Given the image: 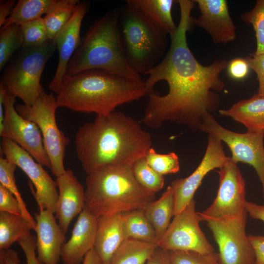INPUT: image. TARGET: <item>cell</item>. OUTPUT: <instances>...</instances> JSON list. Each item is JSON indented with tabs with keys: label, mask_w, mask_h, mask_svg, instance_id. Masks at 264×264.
Listing matches in <instances>:
<instances>
[{
	"label": "cell",
	"mask_w": 264,
	"mask_h": 264,
	"mask_svg": "<svg viewBox=\"0 0 264 264\" xmlns=\"http://www.w3.org/2000/svg\"><path fill=\"white\" fill-rule=\"evenodd\" d=\"M180 19L177 29L162 61L150 70L145 81L148 101L142 122L152 129L167 122H175L194 131L205 118L218 110L224 83L220 77L227 68L226 60L208 66L200 64L190 50L187 33L194 23L191 11L195 1L178 0Z\"/></svg>",
	"instance_id": "1"
},
{
	"label": "cell",
	"mask_w": 264,
	"mask_h": 264,
	"mask_svg": "<svg viewBox=\"0 0 264 264\" xmlns=\"http://www.w3.org/2000/svg\"><path fill=\"white\" fill-rule=\"evenodd\" d=\"M152 143L151 134L121 111L97 115L75 136L76 156L87 174L108 166L132 165L145 156Z\"/></svg>",
	"instance_id": "2"
},
{
	"label": "cell",
	"mask_w": 264,
	"mask_h": 264,
	"mask_svg": "<svg viewBox=\"0 0 264 264\" xmlns=\"http://www.w3.org/2000/svg\"><path fill=\"white\" fill-rule=\"evenodd\" d=\"M147 95L145 81H135L99 69L66 74L56 97L58 107L97 115Z\"/></svg>",
	"instance_id": "3"
},
{
	"label": "cell",
	"mask_w": 264,
	"mask_h": 264,
	"mask_svg": "<svg viewBox=\"0 0 264 264\" xmlns=\"http://www.w3.org/2000/svg\"><path fill=\"white\" fill-rule=\"evenodd\" d=\"M119 11H108L89 27L68 63L66 74L99 69L135 81L143 80L129 64L119 27Z\"/></svg>",
	"instance_id": "4"
},
{
	"label": "cell",
	"mask_w": 264,
	"mask_h": 264,
	"mask_svg": "<svg viewBox=\"0 0 264 264\" xmlns=\"http://www.w3.org/2000/svg\"><path fill=\"white\" fill-rule=\"evenodd\" d=\"M132 165L104 167L87 174L86 206L100 217L142 209L155 200V193L136 180Z\"/></svg>",
	"instance_id": "5"
},
{
	"label": "cell",
	"mask_w": 264,
	"mask_h": 264,
	"mask_svg": "<svg viewBox=\"0 0 264 264\" xmlns=\"http://www.w3.org/2000/svg\"><path fill=\"white\" fill-rule=\"evenodd\" d=\"M119 27L129 64L140 75H146L165 56L168 34L127 1L119 11Z\"/></svg>",
	"instance_id": "6"
},
{
	"label": "cell",
	"mask_w": 264,
	"mask_h": 264,
	"mask_svg": "<svg viewBox=\"0 0 264 264\" xmlns=\"http://www.w3.org/2000/svg\"><path fill=\"white\" fill-rule=\"evenodd\" d=\"M56 49L52 40L42 46L22 48L5 68L0 84L7 93L20 98L24 105H32L44 90L41 76Z\"/></svg>",
	"instance_id": "7"
},
{
	"label": "cell",
	"mask_w": 264,
	"mask_h": 264,
	"mask_svg": "<svg viewBox=\"0 0 264 264\" xmlns=\"http://www.w3.org/2000/svg\"><path fill=\"white\" fill-rule=\"evenodd\" d=\"M58 108L56 97L44 90L32 105H18L16 108L21 115L34 122L39 128L50 159L51 171L56 177L66 170L64 159L69 143V139L57 124L56 111Z\"/></svg>",
	"instance_id": "8"
},
{
	"label": "cell",
	"mask_w": 264,
	"mask_h": 264,
	"mask_svg": "<svg viewBox=\"0 0 264 264\" xmlns=\"http://www.w3.org/2000/svg\"><path fill=\"white\" fill-rule=\"evenodd\" d=\"M246 210L234 216L206 218L218 245L221 264H255V253L246 235Z\"/></svg>",
	"instance_id": "9"
},
{
	"label": "cell",
	"mask_w": 264,
	"mask_h": 264,
	"mask_svg": "<svg viewBox=\"0 0 264 264\" xmlns=\"http://www.w3.org/2000/svg\"><path fill=\"white\" fill-rule=\"evenodd\" d=\"M199 131L213 135L224 142L231 151V158L234 162H242L252 166L263 188L264 187V132H234L221 126L212 114L205 118Z\"/></svg>",
	"instance_id": "10"
},
{
	"label": "cell",
	"mask_w": 264,
	"mask_h": 264,
	"mask_svg": "<svg viewBox=\"0 0 264 264\" xmlns=\"http://www.w3.org/2000/svg\"><path fill=\"white\" fill-rule=\"evenodd\" d=\"M0 151L6 158L19 167L30 180L29 187L39 209H47L55 213L58 197L57 185L43 166L19 145L8 139L2 138Z\"/></svg>",
	"instance_id": "11"
},
{
	"label": "cell",
	"mask_w": 264,
	"mask_h": 264,
	"mask_svg": "<svg viewBox=\"0 0 264 264\" xmlns=\"http://www.w3.org/2000/svg\"><path fill=\"white\" fill-rule=\"evenodd\" d=\"M202 221L196 211L193 199L181 212L174 216L168 228L157 243L158 246L167 251H193L202 254L215 252L201 230Z\"/></svg>",
	"instance_id": "12"
},
{
	"label": "cell",
	"mask_w": 264,
	"mask_h": 264,
	"mask_svg": "<svg viewBox=\"0 0 264 264\" xmlns=\"http://www.w3.org/2000/svg\"><path fill=\"white\" fill-rule=\"evenodd\" d=\"M16 97L5 91L3 99L4 118L0 135L19 145L37 162L51 170L41 132L33 121L21 115L14 107Z\"/></svg>",
	"instance_id": "13"
},
{
	"label": "cell",
	"mask_w": 264,
	"mask_h": 264,
	"mask_svg": "<svg viewBox=\"0 0 264 264\" xmlns=\"http://www.w3.org/2000/svg\"><path fill=\"white\" fill-rule=\"evenodd\" d=\"M219 187L212 204L200 212L202 220L237 216L245 210V182L237 164L228 157L217 171Z\"/></svg>",
	"instance_id": "14"
},
{
	"label": "cell",
	"mask_w": 264,
	"mask_h": 264,
	"mask_svg": "<svg viewBox=\"0 0 264 264\" xmlns=\"http://www.w3.org/2000/svg\"><path fill=\"white\" fill-rule=\"evenodd\" d=\"M222 142L208 134L207 148L198 166L188 176L175 179L171 183L174 195V216L181 212L194 199L196 191L204 176L210 171L220 168L227 161Z\"/></svg>",
	"instance_id": "15"
},
{
	"label": "cell",
	"mask_w": 264,
	"mask_h": 264,
	"mask_svg": "<svg viewBox=\"0 0 264 264\" xmlns=\"http://www.w3.org/2000/svg\"><path fill=\"white\" fill-rule=\"evenodd\" d=\"M88 2L80 1L71 19L60 30L53 40L58 51L59 59L55 74L48 87L57 94L66 74L68 63L81 42V24L88 12Z\"/></svg>",
	"instance_id": "16"
},
{
	"label": "cell",
	"mask_w": 264,
	"mask_h": 264,
	"mask_svg": "<svg viewBox=\"0 0 264 264\" xmlns=\"http://www.w3.org/2000/svg\"><path fill=\"white\" fill-rule=\"evenodd\" d=\"M200 15L194 24L203 28L214 43L227 44L236 38V27L225 0H195Z\"/></svg>",
	"instance_id": "17"
},
{
	"label": "cell",
	"mask_w": 264,
	"mask_h": 264,
	"mask_svg": "<svg viewBox=\"0 0 264 264\" xmlns=\"http://www.w3.org/2000/svg\"><path fill=\"white\" fill-rule=\"evenodd\" d=\"M37 258L42 264H58L66 233L51 211L41 209L35 215Z\"/></svg>",
	"instance_id": "18"
},
{
	"label": "cell",
	"mask_w": 264,
	"mask_h": 264,
	"mask_svg": "<svg viewBox=\"0 0 264 264\" xmlns=\"http://www.w3.org/2000/svg\"><path fill=\"white\" fill-rule=\"evenodd\" d=\"M99 217L85 206L79 215L71 237L62 248L63 264H80L87 254L94 247Z\"/></svg>",
	"instance_id": "19"
},
{
	"label": "cell",
	"mask_w": 264,
	"mask_h": 264,
	"mask_svg": "<svg viewBox=\"0 0 264 264\" xmlns=\"http://www.w3.org/2000/svg\"><path fill=\"white\" fill-rule=\"evenodd\" d=\"M55 181L58 190L55 217L66 233L71 221L86 206L85 189L71 170H66Z\"/></svg>",
	"instance_id": "20"
},
{
	"label": "cell",
	"mask_w": 264,
	"mask_h": 264,
	"mask_svg": "<svg viewBox=\"0 0 264 264\" xmlns=\"http://www.w3.org/2000/svg\"><path fill=\"white\" fill-rule=\"evenodd\" d=\"M126 239L123 213L99 217L94 248L102 264H106Z\"/></svg>",
	"instance_id": "21"
},
{
	"label": "cell",
	"mask_w": 264,
	"mask_h": 264,
	"mask_svg": "<svg viewBox=\"0 0 264 264\" xmlns=\"http://www.w3.org/2000/svg\"><path fill=\"white\" fill-rule=\"evenodd\" d=\"M220 114L229 117L243 125L248 131L264 132V96L257 93L242 99L227 109L220 110Z\"/></svg>",
	"instance_id": "22"
},
{
	"label": "cell",
	"mask_w": 264,
	"mask_h": 264,
	"mask_svg": "<svg viewBox=\"0 0 264 264\" xmlns=\"http://www.w3.org/2000/svg\"><path fill=\"white\" fill-rule=\"evenodd\" d=\"M174 0H128L131 4L152 24L164 31L170 36L177 29L174 21L172 10Z\"/></svg>",
	"instance_id": "23"
},
{
	"label": "cell",
	"mask_w": 264,
	"mask_h": 264,
	"mask_svg": "<svg viewBox=\"0 0 264 264\" xmlns=\"http://www.w3.org/2000/svg\"><path fill=\"white\" fill-rule=\"evenodd\" d=\"M174 192L170 185L158 199L153 200L142 209L154 228L158 241L171 223L172 217L174 216Z\"/></svg>",
	"instance_id": "24"
},
{
	"label": "cell",
	"mask_w": 264,
	"mask_h": 264,
	"mask_svg": "<svg viewBox=\"0 0 264 264\" xmlns=\"http://www.w3.org/2000/svg\"><path fill=\"white\" fill-rule=\"evenodd\" d=\"M157 246L155 243L126 239L106 264H145Z\"/></svg>",
	"instance_id": "25"
},
{
	"label": "cell",
	"mask_w": 264,
	"mask_h": 264,
	"mask_svg": "<svg viewBox=\"0 0 264 264\" xmlns=\"http://www.w3.org/2000/svg\"><path fill=\"white\" fill-rule=\"evenodd\" d=\"M31 230L33 227L22 215L0 212V250L9 249Z\"/></svg>",
	"instance_id": "26"
},
{
	"label": "cell",
	"mask_w": 264,
	"mask_h": 264,
	"mask_svg": "<svg viewBox=\"0 0 264 264\" xmlns=\"http://www.w3.org/2000/svg\"><path fill=\"white\" fill-rule=\"evenodd\" d=\"M56 0H19L4 24L21 25L42 18L50 9Z\"/></svg>",
	"instance_id": "27"
},
{
	"label": "cell",
	"mask_w": 264,
	"mask_h": 264,
	"mask_svg": "<svg viewBox=\"0 0 264 264\" xmlns=\"http://www.w3.org/2000/svg\"><path fill=\"white\" fill-rule=\"evenodd\" d=\"M123 223L126 239H133L157 244L154 228L145 216L143 209L123 213Z\"/></svg>",
	"instance_id": "28"
},
{
	"label": "cell",
	"mask_w": 264,
	"mask_h": 264,
	"mask_svg": "<svg viewBox=\"0 0 264 264\" xmlns=\"http://www.w3.org/2000/svg\"><path fill=\"white\" fill-rule=\"evenodd\" d=\"M79 0H56L44 19L48 38L53 41L72 16Z\"/></svg>",
	"instance_id": "29"
},
{
	"label": "cell",
	"mask_w": 264,
	"mask_h": 264,
	"mask_svg": "<svg viewBox=\"0 0 264 264\" xmlns=\"http://www.w3.org/2000/svg\"><path fill=\"white\" fill-rule=\"evenodd\" d=\"M17 165L9 161L3 155L0 157V184L7 189L18 200L22 212V215L32 225L35 231L36 222L29 212L24 202L16 183L15 172Z\"/></svg>",
	"instance_id": "30"
},
{
	"label": "cell",
	"mask_w": 264,
	"mask_h": 264,
	"mask_svg": "<svg viewBox=\"0 0 264 264\" xmlns=\"http://www.w3.org/2000/svg\"><path fill=\"white\" fill-rule=\"evenodd\" d=\"M133 175L138 182L146 190L156 193L164 185L165 178L147 163L145 157L136 161L132 166Z\"/></svg>",
	"instance_id": "31"
},
{
	"label": "cell",
	"mask_w": 264,
	"mask_h": 264,
	"mask_svg": "<svg viewBox=\"0 0 264 264\" xmlns=\"http://www.w3.org/2000/svg\"><path fill=\"white\" fill-rule=\"evenodd\" d=\"M22 47L20 25L12 24L0 28V70L5 66L13 53Z\"/></svg>",
	"instance_id": "32"
},
{
	"label": "cell",
	"mask_w": 264,
	"mask_h": 264,
	"mask_svg": "<svg viewBox=\"0 0 264 264\" xmlns=\"http://www.w3.org/2000/svg\"><path fill=\"white\" fill-rule=\"evenodd\" d=\"M23 48L42 46L50 41L43 18L20 25Z\"/></svg>",
	"instance_id": "33"
},
{
	"label": "cell",
	"mask_w": 264,
	"mask_h": 264,
	"mask_svg": "<svg viewBox=\"0 0 264 264\" xmlns=\"http://www.w3.org/2000/svg\"><path fill=\"white\" fill-rule=\"evenodd\" d=\"M241 19L251 24L255 32L257 47L254 54H264V0L256 1L254 7L249 11L242 14Z\"/></svg>",
	"instance_id": "34"
},
{
	"label": "cell",
	"mask_w": 264,
	"mask_h": 264,
	"mask_svg": "<svg viewBox=\"0 0 264 264\" xmlns=\"http://www.w3.org/2000/svg\"><path fill=\"white\" fill-rule=\"evenodd\" d=\"M145 157L149 166L162 176L175 174L180 170L179 158L174 152L160 154L152 147Z\"/></svg>",
	"instance_id": "35"
},
{
	"label": "cell",
	"mask_w": 264,
	"mask_h": 264,
	"mask_svg": "<svg viewBox=\"0 0 264 264\" xmlns=\"http://www.w3.org/2000/svg\"><path fill=\"white\" fill-rule=\"evenodd\" d=\"M171 264H221L219 253L202 254L193 251H168Z\"/></svg>",
	"instance_id": "36"
},
{
	"label": "cell",
	"mask_w": 264,
	"mask_h": 264,
	"mask_svg": "<svg viewBox=\"0 0 264 264\" xmlns=\"http://www.w3.org/2000/svg\"><path fill=\"white\" fill-rule=\"evenodd\" d=\"M0 212L22 215L21 207L18 200L14 195L1 184H0Z\"/></svg>",
	"instance_id": "37"
},
{
	"label": "cell",
	"mask_w": 264,
	"mask_h": 264,
	"mask_svg": "<svg viewBox=\"0 0 264 264\" xmlns=\"http://www.w3.org/2000/svg\"><path fill=\"white\" fill-rule=\"evenodd\" d=\"M18 242L25 256L24 264H42L37 258L36 251V236L31 233L21 238Z\"/></svg>",
	"instance_id": "38"
},
{
	"label": "cell",
	"mask_w": 264,
	"mask_h": 264,
	"mask_svg": "<svg viewBox=\"0 0 264 264\" xmlns=\"http://www.w3.org/2000/svg\"><path fill=\"white\" fill-rule=\"evenodd\" d=\"M245 59L250 68L257 75L259 83L257 94L264 96V54L259 55L253 54Z\"/></svg>",
	"instance_id": "39"
},
{
	"label": "cell",
	"mask_w": 264,
	"mask_h": 264,
	"mask_svg": "<svg viewBox=\"0 0 264 264\" xmlns=\"http://www.w3.org/2000/svg\"><path fill=\"white\" fill-rule=\"evenodd\" d=\"M229 76L235 80H242L247 76L250 69L245 58H236L228 62L227 67Z\"/></svg>",
	"instance_id": "40"
},
{
	"label": "cell",
	"mask_w": 264,
	"mask_h": 264,
	"mask_svg": "<svg viewBox=\"0 0 264 264\" xmlns=\"http://www.w3.org/2000/svg\"><path fill=\"white\" fill-rule=\"evenodd\" d=\"M255 253V264H264V236L248 235Z\"/></svg>",
	"instance_id": "41"
},
{
	"label": "cell",
	"mask_w": 264,
	"mask_h": 264,
	"mask_svg": "<svg viewBox=\"0 0 264 264\" xmlns=\"http://www.w3.org/2000/svg\"><path fill=\"white\" fill-rule=\"evenodd\" d=\"M145 264H171L168 251L157 246Z\"/></svg>",
	"instance_id": "42"
},
{
	"label": "cell",
	"mask_w": 264,
	"mask_h": 264,
	"mask_svg": "<svg viewBox=\"0 0 264 264\" xmlns=\"http://www.w3.org/2000/svg\"><path fill=\"white\" fill-rule=\"evenodd\" d=\"M245 209L251 218L264 221V204L259 205L255 203L247 201Z\"/></svg>",
	"instance_id": "43"
},
{
	"label": "cell",
	"mask_w": 264,
	"mask_h": 264,
	"mask_svg": "<svg viewBox=\"0 0 264 264\" xmlns=\"http://www.w3.org/2000/svg\"><path fill=\"white\" fill-rule=\"evenodd\" d=\"M18 252L12 249L0 250V264H20Z\"/></svg>",
	"instance_id": "44"
},
{
	"label": "cell",
	"mask_w": 264,
	"mask_h": 264,
	"mask_svg": "<svg viewBox=\"0 0 264 264\" xmlns=\"http://www.w3.org/2000/svg\"><path fill=\"white\" fill-rule=\"evenodd\" d=\"M16 1L14 0H8L2 1L0 4V28L4 24L8 16L11 15L15 5Z\"/></svg>",
	"instance_id": "45"
},
{
	"label": "cell",
	"mask_w": 264,
	"mask_h": 264,
	"mask_svg": "<svg viewBox=\"0 0 264 264\" xmlns=\"http://www.w3.org/2000/svg\"><path fill=\"white\" fill-rule=\"evenodd\" d=\"M82 264H102V261L93 248L85 256Z\"/></svg>",
	"instance_id": "46"
},
{
	"label": "cell",
	"mask_w": 264,
	"mask_h": 264,
	"mask_svg": "<svg viewBox=\"0 0 264 264\" xmlns=\"http://www.w3.org/2000/svg\"><path fill=\"white\" fill-rule=\"evenodd\" d=\"M263 195H264V187L263 188Z\"/></svg>",
	"instance_id": "47"
}]
</instances>
